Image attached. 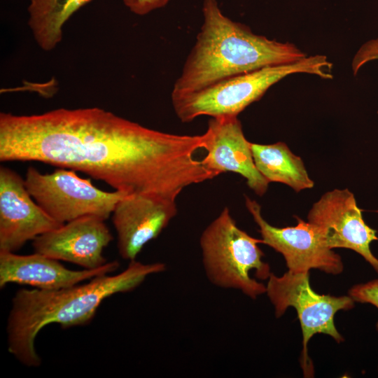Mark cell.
<instances>
[{"label": "cell", "mask_w": 378, "mask_h": 378, "mask_svg": "<svg viewBox=\"0 0 378 378\" xmlns=\"http://www.w3.org/2000/svg\"><path fill=\"white\" fill-rule=\"evenodd\" d=\"M91 0H30L28 25L43 50H53L62 41L63 27L71 15Z\"/></svg>", "instance_id": "16"}, {"label": "cell", "mask_w": 378, "mask_h": 378, "mask_svg": "<svg viewBox=\"0 0 378 378\" xmlns=\"http://www.w3.org/2000/svg\"><path fill=\"white\" fill-rule=\"evenodd\" d=\"M170 0H123L124 4L136 15H144L166 6Z\"/></svg>", "instance_id": "19"}, {"label": "cell", "mask_w": 378, "mask_h": 378, "mask_svg": "<svg viewBox=\"0 0 378 378\" xmlns=\"http://www.w3.org/2000/svg\"><path fill=\"white\" fill-rule=\"evenodd\" d=\"M255 239L241 230L225 206L202 232L200 238L206 276L214 286L236 289L255 299L265 293L266 286L251 276L267 280L271 272Z\"/></svg>", "instance_id": "5"}, {"label": "cell", "mask_w": 378, "mask_h": 378, "mask_svg": "<svg viewBox=\"0 0 378 378\" xmlns=\"http://www.w3.org/2000/svg\"><path fill=\"white\" fill-rule=\"evenodd\" d=\"M332 66V64L321 55L306 57L292 63L267 66L223 79L188 94L172 97V106L183 122H190L202 115L237 116L283 78L295 73H306L331 79Z\"/></svg>", "instance_id": "4"}, {"label": "cell", "mask_w": 378, "mask_h": 378, "mask_svg": "<svg viewBox=\"0 0 378 378\" xmlns=\"http://www.w3.org/2000/svg\"><path fill=\"white\" fill-rule=\"evenodd\" d=\"M378 59V38L365 43L354 57L351 67L354 75L367 62Z\"/></svg>", "instance_id": "18"}, {"label": "cell", "mask_w": 378, "mask_h": 378, "mask_svg": "<svg viewBox=\"0 0 378 378\" xmlns=\"http://www.w3.org/2000/svg\"><path fill=\"white\" fill-rule=\"evenodd\" d=\"M307 217L328 248L354 251L378 273V259L370 249V244L378 241L377 231L365 223L362 210L348 189H335L325 193L314 204Z\"/></svg>", "instance_id": "9"}, {"label": "cell", "mask_w": 378, "mask_h": 378, "mask_svg": "<svg viewBox=\"0 0 378 378\" xmlns=\"http://www.w3.org/2000/svg\"><path fill=\"white\" fill-rule=\"evenodd\" d=\"M245 202L259 227L262 244L284 256L288 271L304 272L316 269L333 275L342 272L341 257L326 246L314 225L296 216L297 225L276 227L264 219L261 207L256 201L245 196Z\"/></svg>", "instance_id": "8"}, {"label": "cell", "mask_w": 378, "mask_h": 378, "mask_svg": "<svg viewBox=\"0 0 378 378\" xmlns=\"http://www.w3.org/2000/svg\"><path fill=\"white\" fill-rule=\"evenodd\" d=\"M202 135L146 127L98 107L0 113V160L36 161L83 172L127 195L176 201L209 173L195 153Z\"/></svg>", "instance_id": "1"}, {"label": "cell", "mask_w": 378, "mask_h": 378, "mask_svg": "<svg viewBox=\"0 0 378 378\" xmlns=\"http://www.w3.org/2000/svg\"><path fill=\"white\" fill-rule=\"evenodd\" d=\"M176 214L175 201L140 195H127L120 200L112 213V222L122 258L135 260L144 246L158 237Z\"/></svg>", "instance_id": "13"}, {"label": "cell", "mask_w": 378, "mask_h": 378, "mask_svg": "<svg viewBox=\"0 0 378 378\" xmlns=\"http://www.w3.org/2000/svg\"><path fill=\"white\" fill-rule=\"evenodd\" d=\"M24 179L0 167V251L15 252L26 242L55 230L58 223L34 201Z\"/></svg>", "instance_id": "10"}, {"label": "cell", "mask_w": 378, "mask_h": 378, "mask_svg": "<svg viewBox=\"0 0 378 378\" xmlns=\"http://www.w3.org/2000/svg\"><path fill=\"white\" fill-rule=\"evenodd\" d=\"M349 295L355 302L369 303L378 309V279L352 286ZM376 328L378 331V321Z\"/></svg>", "instance_id": "17"}, {"label": "cell", "mask_w": 378, "mask_h": 378, "mask_svg": "<svg viewBox=\"0 0 378 378\" xmlns=\"http://www.w3.org/2000/svg\"><path fill=\"white\" fill-rule=\"evenodd\" d=\"M266 291L274 307L277 318L281 316L289 307L298 314L302 333L301 366L305 377L313 374L312 365L308 356V343L317 333L330 335L337 342L344 339L335 327L334 318L340 310H349L355 301L349 296L320 295L309 283V272L287 271L281 276L272 273L267 279Z\"/></svg>", "instance_id": "6"}, {"label": "cell", "mask_w": 378, "mask_h": 378, "mask_svg": "<svg viewBox=\"0 0 378 378\" xmlns=\"http://www.w3.org/2000/svg\"><path fill=\"white\" fill-rule=\"evenodd\" d=\"M203 23L172 97L265 66L292 63L307 55L290 43L255 34L220 10L217 0H204Z\"/></svg>", "instance_id": "3"}, {"label": "cell", "mask_w": 378, "mask_h": 378, "mask_svg": "<svg viewBox=\"0 0 378 378\" xmlns=\"http://www.w3.org/2000/svg\"><path fill=\"white\" fill-rule=\"evenodd\" d=\"M104 219L85 216L42 234L32 242L34 252L94 270L105 265L104 249L113 236Z\"/></svg>", "instance_id": "12"}, {"label": "cell", "mask_w": 378, "mask_h": 378, "mask_svg": "<svg viewBox=\"0 0 378 378\" xmlns=\"http://www.w3.org/2000/svg\"><path fill=\"white\" fill-rule=\"evenodd\" d=\"M165 270L164 263L145 264L134 260L118 274L98 276L84 284L57 290H18L7 320L8 352L24 365L39 366L41 360L34 342L45 326L57 323L68 328L88 325L105 299L132 291L148 276Z\"/></svg>", "instance_id": "2"}, {"label": "cell", "mask_w": 378, "mask_h": 378, "mask_svg": "<svg viewBox=\"0 0 378 378\" xmlns=\"http://www.w3.org/2000/svg\"><path fill=\"white\" fill-rule=\"evenodd\" d=\"M119 266L118 261L113 260L94 270H71L59 260L38 253L18 255L0 251V288L15 283L42 290L61 289L112 273Z\"/></svg>", "instance_id": "14"}, {"label": "cell", "mask_w": 378, "mask_h": 378, "mask_svg": "<svg viewBox=\"0 0 378 378\" xmlns=\"http://www.w3.org/2000/svg\"><path fill=\"white\" fill-rule=\"evenodd\" d=\"M251 148L257 169L269 183H282L297 192L314 186L302 159L293 154L286 144L251 143Z\"/></svg>", "instance_id": "15"}, {"label": "cell", "mask_w": 378, "mask_h": 378, "mask_svg": "<svg viewBox=\"0 0 378 378\" xmlns=\"http://www.w3.org/2000/svg\"><path fill=\"white\" fill-rule=\"evenodd\" d=\"M24 184L43 210L62 224L85 216L106 220L118 202L127 195L118 190H102L90 178H82L76 171L60 167L52 173L41 174L30 166Z\"/></svg>", "instance_id": "7"}, {"label": "cell", "mask_w": 378, "mask_h": 378, "mask_svg": "<svg viewBox=\"0 0 378 378\" xmlns=\"http://www.w3.org/2000/svg\"><path fill=\"white\" fill-rule=\"evenodd\" d=\"M203 136L206 155L201 161L208 171L215 177L225 172L238 174L258 195L265 193L269 182L255 165L251 142L245 138L237 116L211 118Z\"/></svg>", "instance_id": "11"}]
</instances>
